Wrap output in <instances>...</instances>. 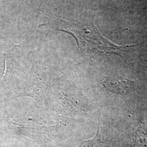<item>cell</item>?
I'll return each instance as SVG.
<instances>
[{
	"instance_id": "1",
	"label": "cell",
	"mask_w": 147,
	"mask_h": 147,
	"mask_svg": "<svg viewBox=\"0 0 147 147\" xmlns=\"http://www.w3.org/2000/svg\"><path fill=\"white\" fill-rule=\"evenodd\" d=\"M133 147H147V126L144 119L132 134Z\"/></svg>"
},
{
	"instance_id": "2",
	"label": "cell",
	"mask_w": 147,
	"mask_h": 147,
	"mask_svg": "<svg viewBox=\"0 0 147 147\" xmlns=\"http://www.w3.org/2000/svg\"><path fill=\"white\" fill-rule=\"evenodd\" d=\"M102 143L100 134V128L98 127V131L95 136L92 139L84 141L80 147H101L100 144Z\"/></svg>"
}]
</instances>
